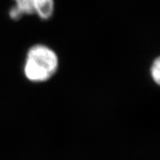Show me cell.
I'll return each mask as SVG.
<instances>
[{
  "mask_svg": "<svg viewBox=\"0 0 160 160\" xmlns=\"http://www.w3.org/2000/svg\"><path fill=\"white\" fill-rule=\"evenodd\" d=\"M59 65V57L53 49L46 45L36 44L28 49L23 71L28 81L42 83L55 75Z\"/></svg>",
  "mask_w": 160,
  "mask_h": 160,
  "instance_id": "6da1fadb",
  "label": "cell"
},
{
  "mask_svg": "<svg viewBox=\"0 0 160 160\" xmlns=\"http://www.w3.org/2000/svg\"><path fill=\"white\" fill-rule=\"evenodd\" d=\"M55 12L54 0H14V6L9 10V16L14 20L25 15H36L43 20L52 17Z\"/></svg>",
  "mask_w": 160,
  "mask_h": 160,
  "instance_id": "7a4b0ae2",
  "label": "cell"
},
{
  "mask_svg": "<svg viewBox=\"0 0 160 160\" xmlns=\"http://www.w3.org/2000/svg\"><path fill=\"white\" fill-rule=\"evenodd\" d=\"M150 77L154 83L160 87V55L154 58L150 64Z\"/></svg>",
  "mask_w": 160,
  "mask_h": 160,
  "instance_id": "3957f363",
  "label": "cell"
}]
</instances>
